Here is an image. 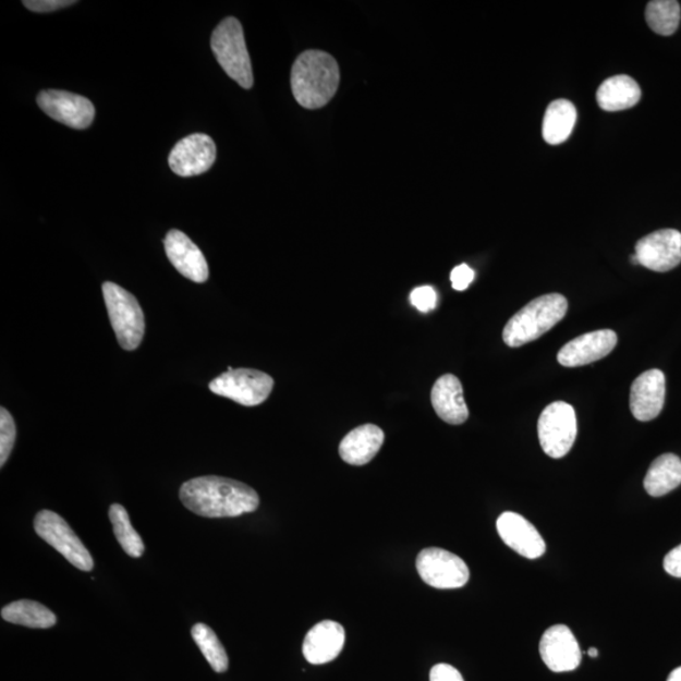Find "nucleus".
Returning <instances> with one entry per match:
<instances>
[{
  "label": "nucleus",
  "instance_id": "9d476101",
  "mask_svg": "<svg viewBox=\"0 0 681 681\" xmlns=\"http://www.w3.org/2000/svg\"><path fill=\"white\" fill-rule=\"evenodd\" d=\"M44 113L72 130H86L95 118V108L85 96L62 90H45L37 96Z\"/></svg>",
  "mask_w": 681,
  "mask_h": 681
},
{
  "label": "nucleus",
  "instance_id": "f704fd0d",
  "mask_svg": "<svg viewBox=\"0 0 681 681\" xmlns=\"http://www.w3.org/2000/svg\"><path fill=\"white\" fill-rule=\"evenodd\" d=\"M588 655L591 656V658H597L598 656V650L596 647H591L588 650Z\"/></svg>",
  "mask_w": 681,
  "mask_h": 681
},
{
  "label": "nucleus",
  "instance_id": "1a4fd4ad",
  "mask_svg": "<svg viewBox=\"0 0 681 681\" xmlns=\"http://www.w3.org/2000/svg\"><path fill=\"white\" fill-rule=\"evenodd\" d=\"M421 579L430 587L455 589L466 586L470 569L459 556L440 548H428L416 558Z\"/></svg>",
  "mask_w": 681,
  "mask_h": 681
},
{
  "label": "nucleus",
  "instance_id": "7c9ffc66",
  "mask_svg": "<svg viewBox=\"0 0 681 681\" xmlns=\"http://www.w3.org/2000/svg\"><path fill=\"white\" fill-rule=\"evenodd\" d=\"M475 279V271L467 264H461L451 272V282L455 291H466Z\"/></svg>",
  "mask_w": 681,
  "mask_h": 681
},
{
  "label": "nucleus",
  "instance_id": "c756f323",
  "mask_svg": "<svg viewBox=\"0 0 681 681\" xmlns=\"http://www.w3.org/2000/svg\"><path fill=\"white\" fill-rule=\"evenodd\" d=\"M74 0H26L23 5L32 12L48 13L74 5Z\"/></svg>",
  "mask_w": 681,
  "mask_h": 681
},
{
  "label": "nucleus",
  "instance_id": "6e6552de",
  "mask_svg": "<svg viewBox=\"0 0 681 681\" xmlns=\"http://www.w3.org/2000/svg\"><path fill=\"white\" fill-rule=\"evenodd\" d=\"M576 429V415L571 404L556 402L545 408L538 422L544 453L551 459H562L572 450L579 431Z\"/></svg>",
  "mask_w": 681,
  "mask_h": 681
},
{
  "label": "nucleus",
  "instance_id": "4be33fe9",
  "mask_svg": "<svg viewBox=\"0 0 681 681\" xmlns=\"http://www.w3.org/2000/svg\"><path fill=\"white\" fill-rule=\"evenodd\" d=\"M681 485V460L677 454L665 453L656 459L644 479V487L653 498H661Z\"/></svg>",
  "mask_w": 681,
  "mask_h": 681
},
{
  "label": "nucleus",
  "instance_id": "bb28decb",
  "mask_svg": "<svg viewBox=\"0 0 681 681\" xmlns=\"http://www.w3.org/2000/svg\"><path fill=\"white\" fill-rule=\"evenodd\" d=\"M680 4L676 0H653L646 8V21L655 34L671 36L680 23Z\"/></svg>",
  "mask_w": 681,
  "mask_h": 681
},
{
  "label": "nucleus",
  "instance_id": "2eb2a0df",
  "mask_svg": "<svg viewBox=\"0 0 681 681\" xmlns=\"http://www.w3.org/2000/svg\"><path fill=\"white\" fill-rule=\"evenodd\" d=\"M617 344L612 330H598L569 341L558 352V363L566 367H579L598 362L610 355Z\"/></svg>",
  "mask_w": 681,
  "mask_h": 681
},
{
  "label": "nucleus",
  "instance_id": "20e7f679",
  "mask_svg": "<svg viewBox=\"0 0 681 681\" xmlns=\"http://www.w3.org/2000/svg\"><path fill=\"white\" fill-rule=\"evenodd\" d=\"M211 48L216 60L228 76L244 89H252L253 68L242 23L234 17L223 20L214 31Z\"/></svg>",
  "mask_w": 681,
  "mask_h": 681
},
{
  "label": "nucleus",
  "instance_id": "5701e85b",
  "mask_svg": "<svg viewBox=\"0 0 681 681\" xmlns=\"http://www.w3.org/2000/svg\"><path fill=\"white\" fill-rule=\"evenodd\" d=\"M576 122V110L569 100L552 101L545 111L543 136L551 146H558L571 136Z\"/></svg>",
  "mask_w": 681,
  "mask_h": 681
},
{
  "label": "nucleus",
  "instance_id": "393cba45",
  "mask_svg": "<svg viewBox=\"0 0 681 681\" xmlns=\"http://www.w3.org/2000/svg\"><path fill=\"white\" fill-rule=\"evenodd\" d=\"M109 519L117 540L122 545L123 550L132 558H141L144 555V543L141 535L136 533L130 519V514L122 504L113 503L109 509Z\"/></svg>",
  "mask_w": 681,
  "mask_h": 681
},
{
  "label": "nucleus",
  "instance_id": "ddd939ff",
  "mask_svg": "<svg viewBox=\"0 0 681 681\" xmlns=\"http://www.w3.org/2000/svg\"><path fill=\"white\" fill-rule=\"evenodd\" d=\"M539 650L544 664L555 672L573 671L582 661L579 641L566 624H556L545 631Z\"/></svg>",
  "mask_w": 681,
  "mask_h": 681
},
{
  "label": "nucleus",
  "instance_id": "7ed1b4c3",
  "mask_svg": "<svg viewBox=\"0 0 681 681\" xmlns=\"http://www.w3.org/2000/svg\"><path fill=\"white\" fill-rule=\"evenodd\" d=\"M567 311L568 301L564 295H542L510 318L503 328V342L515 349L538 340L566 317Z\"/></svg>",
  "mask_w": 681,
  "mask_h": 681
},
{
  "label": "nucleus",
  "instance_id": "f03ea898",
  "mask_svg": "<svg viewBox=\"0 0 681 681\" xmlns=\"http://www.w3.org/2000/svg\"><path fill=\"white\" fill-rule=\"evenodd\" d=\"M291 84L294 98L301 107L323 108L339 89L338 61L324 51L303 52L292 68Z\"/></svg>",
  "mask_w": 681,
  "mask_h": 681
},
{
  "label": "nucleus",
  "instance_id": "9b49d317",
  "mask_svg": "<svg viewBox=\"0 0 681 681\" xmlns=\"http://www.w3.org/2000/svg\"><path fill=\"white\" fill-rule=\"evenodd\" d=\"M216 144L211 136L206 134H191L181 139L171 150L168 163L171 170L180 178H194L214 166L216 160Z\"/></svg>",
  "mask_w": 681,
  "mask_h": 681
},
{
  "label": "nucleus",
  "instance_id": "72a5a7b5",
  "mask_svg": "<svg viewBox=\"0 0 681 681\" xmlns=\"http://www.w3.org/2000/svg\"><path fill=\"white\" fill-rule=\"evenodd\" d=\"M668 681H681V667L671 672Z\"/></svg>",
  "mask_w": 681,
  "mask_h": 681
},
{
  "label": "nucleus",
  "instance_id": "f3484780",
  "mask_svg": "<svg viewBox=\"0 0 681 681\" xmlns=\"http://www.w3.org/2000/svg\"><path fill=\"white\" fill-rule=\"evenodd\" d=\"M496 527L502 542L524 558L538 559L547 550V545L536 527L516 512H503Z\"/></svg>",
  "mask_w": 681,
  "mask_h": 681
},
{
  "label": "nucleus",
  "instance_id": "a878e982",
  "mask_svg": "<svg viewBox=\"0 0 681 681\" xmlns=\"http://www.w3.org/2000/svg\"><path fill=\"white\" fill-rule=\"evenodd\" d=\"M191 635L199 650L204 654L207 662L211 665L214 671L219 672V674L228 671L229 658L227 650L211 628H208L205 623H196L191 630Z\"/></svg>",
  "mask_w": 681,
  "mask_h": 681
},
{
  "label": "nucleus",
  "instance_id": "6ab92c4d",
  "mask_svg": "<svg viewBox=\"0 0 681 681\" xmlns=\"http://www.w3.org/2000/svg\"><path fill=\"white\" fill-rule=\"evenodd\" d=\"M431 405L440 419L453 426H460L469 419L462 384L452 374L440 376L436 381L431 389Z\"/></svg>",
  "mask_w": 681,
  "mask_h": 681
},
{
  "label": "nucleus",
  "instance_id": "aec40b11",
  "mask_svg": "<svg viewBox=\"0 0 681 681\" xmlns=\"http://www.w3.org/2000/svg\"><path fill=\"white\" fill-rule=\"evenodd\" d=\"M384 439L386 435L381 428L374 424H364L342 439L339 447L341 459L352 466H364L379 453Z\"/></svg>",
  "mask_w": 681,
  "mask_h": 681
},
{
  "label": "nucleus",
  "instance_id": "412c9836",
  "mask_svg": "<svg viewBox=\"0 0 681 681\" xmlns=\"http://www.w3.org/2000/svg\"><path fill=\"white\" fill-rule=\"evenodd\" d=\"M641 99V89L634 78L617 75L607 78L599 86L597 102L606 111H621L635 107Z\"/></svg>",
  "mask_w": 681,
  "mask_h": 681
},
{
  "label": "nucleus",
  "instance_id": "c9c22d12",
  "mask_svg": "<svg viewBox=\"0 0 681 681\" xmlns=\"http://www.w3.org/2000/svg\"><path fill=\"white\" fill-rule=\"evenodd\" d=\"M631 263H632V264H636V266H640V263H639L637 256H636L635 254L631 256Z\"/></svg>",
  "mask_w": 681,
  "mask_h": 681
},
{
  "label": "nucleus",
  "instance_id": "f257e3e1",
  "mask_svg": "<svg viewBox=\"0 0 681 681\" xmlns=\"http://www.w3.org/2000/svg\"><path fill=\"white\" fill-rule=\"evenodd\" d=\"M180 499L194 514L204 518H236L259 508L258 492L240 481L204 476L180 488Z\"/></svg>",
  "mask_w": 681,
  "mask_h": 681
},
{
  "label": "nucleus",
  "instance_id": "cd10ccee",
  "mask_svg": "<svg viewBox=\"0 0 681 681\" xmlns=\"http://www.w3.org/2000/svg\"><path fill=\"white\" fill-rule=\"evenodd\" d=\"M17 429L13 416L5 408L0 409V466H4L13 451Z\"/></svg>",
  "mask_w": 681,
  "mask_h": 681
},
{
  "label": "nucleus",
  "instance_id": "a211bd4d",
  "mask_svg": "<svg viewBox=\"0 0 681 681\" xmlns=\"http://www.w3.org/2000/svg\"><path fill=\"white\" fill-rule=\"evenodd\" d=\"M344 639L346 634L339 622H319L304 639V658L312 665L331 662L341 654Z\"/></svg>",
  "mask_w": 681,
  "mask_h": 681
},
{
  "label": "nucleus",
  "instance_id": "f8f14e48",
  "mask_svg": "<svg viewBox=\"0 0 681 681\" xmlns=\"http://www.w3.org/2000/svg\"><path fill=\"white\" fill-rule=\"evenodd\" d=\"M640 266L653 271L665 272L681 263V232L664 229L639 240L635 247Z\"/></svg>",
  "mask_w": 681,
  "mask_h": 681
},
{
  "label": "nucleus",
  "instance_id": "2f4dec72",
  "mask_svg": "<svg viewBox=\"0 0 681 681\" xmlns=\"http://www.w3.org/2000/svg\"><path fill=\"white\" fill-rule=\"evenodd\" d=\"M430 681H464L461 672L448 664H437L430 670Z\"/></svg>",
  "mask_w": 681,
  "mask_h": 681
},
{
  "label": "nucleus",
  "instance_id": "39448f33",
  "mask_svg": "<svg viewBox=\"0 0 681 681\" xmlns=\"http://www.w3.org/2000/svg\"><path fill=\"white\" fill-rule=\"evenodd\" d=\"M102 294L120 346L126 351L138 349L146 332L139 302L124 288L111 282L102 284Z\"/></svg>",
  "mask_w": 681,
  "mask_h": 681
},
{
  "label": "nucleus",
  "instance_id": "423d86ee",
  "mask_svg": "<svg viewBox=\"0 0 681 681\" xmlns=\"http://www.w3.org/2000/svg\"><path fill=\"white\" fill-rule=\"evenodd\" d=\"M216 396L228 398L244 406H256L269 398L275 380L254 368H232L214 379L208 386Z\"/></svg>",
  "mask_w": 681,
  "mask_h": 681
},
{
  "label": "nucleus",
  "instance_id": "c85d7f7f",
  "mask_svg": "<svg viewBox=\"0 0 681 681\" xmlns=\"http://www.w3.org/2000/svg\"><path fill=\"white\" fill-rule=\"evenodd\" d=\"M437 292L429 285L415 288L411 293V303L416 309L423 312V314H428L429 311L435 309L437 307Z\"/></svg>",
  "mask_w": 681,
  "mask_h": 681
},
{
  "label": "nucleus",
  "instance_id": "473e14b6",
  "mask_svg": "<svg viewBox=\"0 0 681 681\" xmlns=\"http://www.w3.org/2000/svg\"><path fill=\"white\" fill-rule=\"evenodd\" d=\"M665 572L676 579H681V544L676 549L668 552L664 559Z\"/></svg>",
  "mask_w": 681,
  "mask_h": 681
},
{
  "label": "nucleus",
  "instance_id": "b1692460",
  "mask_svg": "<svg viewBox=\"0 0 681 681\" xmlns=\"http://www.w3.org/2000/svg\"><path fill=\"white\" fill-rule=\"evenodd\" d=\"M3 620L31 629H50L58 622V617L36 600H15L3 607Z\"/></svg>",
  "mask_w": 681,
  "mask_h": 681
},
{
  "label": "nucleus",
  "instance_id": "dca6fc26",
  "mask_svg": "<svg viewBox=\"0 0 681 681\" xmlns=\"http://www.w3.org/2000/svg\"><path fill=\"white\" fill-rule=\"evenodd\" d=\"M167 258L184 278L205 283L210 276L205 255L192 240L180 230H171L165 239Z\"/></svg>",
  "mask_w": 681,
  "mask_h": 681
},
{
  "label": "nucleus",
  "instance_id": "0eeeda50",
  "mask_svg": "<svg viewBox=\"0 0 681 681\" xmlns=\"http://www.w3.org/2000/svg\"><path fill=\"white\" fill-rule=\"evenodd\" d=\"M35 531L39 538L50 544L61 556L83 572H92L94 559L65 519L50 510L39 511L35 518Z\"/></svg>",
  "mask_w": 681,
  "mask_h": 681
},
{
  "label": "nucleus",
  "instance_id": "4468645a",
  "mask_svg": "<svg viewBox=\"0 0 681 681\" xmlns=\"http://www.w3.org/2000/svg\"><path fill=\"white\" fill-rule=\"evenodd\" d=\"M667 396V380L658 368H653L632 382L630 392V409L632 415L640 422H650L658 418Z\"/></svg>",
  "mask_w": 681,
  "mask_h": 681
}]
</instances>
